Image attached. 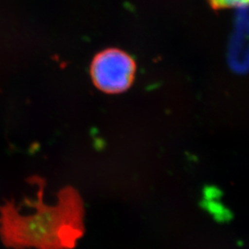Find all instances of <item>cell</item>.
<instances>
[{
	"instance_id": "cell-2",
	"label": "cell",
	"mask_w": 249,
	"mask_h": 249,
	"mask_svg": "<svg viewBox=\"0 0 249 249\" xmlns=\"http://www.w3.org/2000/svg\"><path fill=\"white\" fill-rule=\"evenodd\" d=\"M135 74L132 58L119 50L99 53L91 66V77L96 87L107 93H119L129 88Z\"/></svg>"
},
{
	"instance_id": "cell-4",
	"label": "cell",
	"mask_w": 249,
	"mask_h": 249,
	"mask_svg": "<svg viewBox=\"0 0 249 249\" xmlns=\"http://www.w3.org/2000/svg\"><path fill=\"white\" fill-rule=\"evenodd\" d=\"M214 2L221 6L226 8H243L248 0H214Z\"/></svg>"
},
{
	"instance_id": "cell-1",
	"label": "cell",
	"mask_w": 249,
	"mask_h": 249,
	"mask_svg": "<svg viewBox=\"0 0 249 249\" xmlns=\"http://www.w3.org/2000/svg\"><path fill=\"white\" fill-rule=\"evenodd\" d=\"M38 186L36 200H26L35 209L21 215L13 201L0 206V238L13 249H72L84 233V205L78 190L64 187L54 205L45 204V182L39 177L28 179Z\"/></svg>"
},
{
	"instance_id": "cell-3",
	"label": "cell",
	"mask_w": 249,
	"mask_h": 249,
	"mask_svg": "<svg viewBox=\"0 0 249 249\" xmlns=\"http://www.w3.org/2000/svg\"><path fill=\"white\" fill-rule=\"evenodd\" d=\"M246 24V22L240 21L237 26H236V31L234 33V36L232 39V46L231 49V61L232 63V66L242 71L243 68H245V65L243 64V55H242V52H245L243 50V47H247V43L244 41V39L246 38V34H247V30L246 28H244V25Z\"/></svg>"
}]
</instances>
